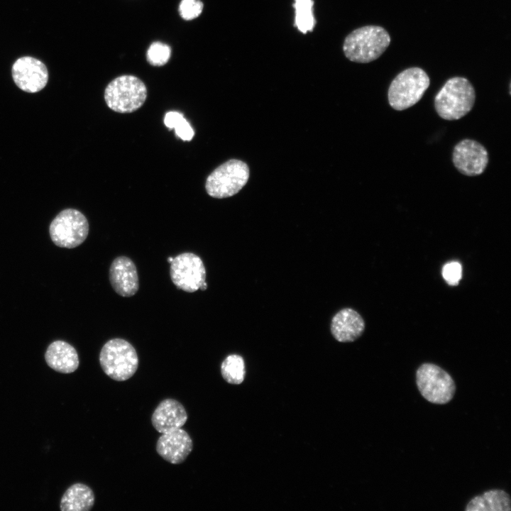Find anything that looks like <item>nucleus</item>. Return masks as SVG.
Listing matches in <instances>:
<instances>
[{"label": "nucleus", "instance_id": "6e6552de", "mask_svg": "<svg viewBox=\"0 0 511 511\" xmlns=\"http://www.w3.org/2000/svg\"><path fill=\"white\" fill-rule=\"evenodd\" d=\"M89 229L88 221L81 211L66 209L51 221L49 232L52 241L57 246L73 248L85 241Z\"/></svg>", "mask_w": 511, "mask_h": 511}, {"label": "nucleus", "instance_id": "b1692460", "mask_svg": "<svg viewBox=\"0 0 511 511\" xmlns=\"http://www.w3.org/2000/svg\"><path fill=\"white\" fill-rule=\"evenodd\" d=\"M442 276L449 285H458L462 276L461 265L456 261L446 263L442 268Z\"/></svg>", "mask_w": 511, "mask_h": 511}, {"label": "nucleus", "instance_id": "f257e3e1", "mask_svg": "<svg viewBox=\"0 0 511 511\" xmlns=\"http://www.w3.org/2000/svg\"><path fill=\"white\" fill-rule=\"evenodd\" d=\"M388 32L379 26H366L353 30L344 39L343 51L349 60L368 63L380 57L390 43Z\"/></svg>", "mask_w": 511, "mask_h": 511}, {"label": "nucleus", "instance_id": "ddd939ff", "mask_svg": "<svg viewBox=\"0 0 511 511\" xmlns=\"http://www.w3.org/2000/svg\"><path fill=\"white\" fill-rule=\"evenodd\" d=\"M192 449L191 437L181 428L163 433L156 443V451L159 456L172 464L183 463Z\"/></svg>", "mask_w": 511, "mask_h": 511}, {"label": "nucleus", "instance_id": "4468645a", "mask_svg": "<svg viewBox=\"0 0 511 511\" xmlns=\"http://www.w3.org/2000/svg\"><path fill=\"white\" fill-rule=\"evenodd\" d=\"M187 418V413L182 403L175 399L167 398L155 409L151 423L157 432L163 434L181 428Z\"/></svg>", "mask_w": 511, "mask_h": 511}, {"label": "nucleus", "instance_id": "dca6fc26", "mask_svg": "<svg viewBox=\"0 0 511 511\" xmlns=\"http://www.w3.org/2000/svg\"><path fill=\"white\" fill-rule=\"evenodd\" d=\"M49 367L57 372L71 373L79 366V356L76 349L66 341L57 340L52 342L45 353Z\"/></svg>", "mask_w": 511, "mask_h": 511}, {"label": "nucleus", "instance_id": "1a4fd4ad", "mask_svg": "<svg viewBox=\"0 0 511 511\" xmlns=\"http://www.w3.org/2000/svg\"><path fill=\"white\" fill-rule=\"evenodd\" d=\"M170 275L173 284L187 292L198 290L206 282V269L201 258L193 253H182L170 263Z\"/></svg>", "mask_w": 511, "mask_h": 511}, {"label": "nucleus", "instance_id": "7ed1b4c3", "mask_svg": "<svg viewBox=\"0 0 511 511\" xmlns=\"http://www.w3.org/2000/svg\"><path fill=\"white\" fill-rule=\"evenodd\" d=\"M100 366L109 378L125 381L131 378L138 367V357L134 347L119 338L106 341L99 353Z\"/></svg>", "mask_w": 511, "mask_h": 511}, {"label": "nucleus", "instance_id": "5701e85b", "mask_svg": "<svg viewBox=\"0 0 511 511\" xmlns=\"http://www.w3.org/2000/svg\"><path fill=\"white\" fill-rule=\"evenodd\" d=\"M203 7L204 4L200 0H182L178 11L184 20L191 21L202 13Z\"/></svg>", "mask_w": 511, "mask_h": 511}, {"label": "nucleus", "instance_id": "393cba45", "mask_svg": "<svg viewBox=\"0 0 511 511\" xmlns=\"http://www.w3.org/2000/svg\"><path fill=\"white\" fill-rule=\"evenodd\" d=\"M207 283L206 282H204L202 285V286L200 287L199 289H200L201 290L204 291V290H207Z\"/></svg>", "mask_w": 511, "mask_h": 511}, {"label": "nucleus", "instance_id": "a878e982", "mask_svg": "<svg viewBox=\"0 0 511 511\" xmlns=\"http://www.w3.org/2000/svg\"><path fill=\"white\" fill-rule=\"evenodd\" d=\"M173 258H174L173 257H170H170L167 258V262H168L169 263H171V262L172 261Z\"/></svg>", "mask_w": 511, "mask_h": 511}, {"label": "nucleus", "instance_id": "2eb2a0df", "mask_svg": "<svg viewBox=\"0 0 511 511\" xmlns=\"http://www.w3.org/2000/svg\"><path fill=\"white\" fill-rule=\"evenodd\" d=\"M365 329V322L361 314L352 308H344L332 317L330 331L338 341L352 342L359 338Z\"/></svg>", "mask_w": 511, "mask_h": 511}, {"label": "nucleus", "instance_id": "f8f14e48", "mask_svg": "<svg viewBox=\"0 0 511 511\" xmlns=\"http://www.w3.org/2000/svg\"><path fill=\"white\" fill-rule=\"evenodd\" d=\"M109 278L113 290L121 297H132L138 290L137 269L128 257L119 256L112 261L109 268Z\"/></svg>", "mask_w": 511, "mask_h": 511}, {"label": "nucleus", "instance_id": "9d476101", "mask_svg": "<svg viewBox=\"0 0 511 511\" xmlns=\"http://www.w3.org/2000/svg\"><path fill=\"white\" fill-rule=\"evenodd\" d=\"M12 77L21 90L35 93L42 90L48 81V71L40 60L31 56L17 59L12 65Z\"/></svg>", "mask_w": 511, "mask_h": 511}, {"label": "nucleus", "instance_id": "39448f33", "mask_svg": "<svg viewBox=\"0 0 511 511\" xmlns=\"http://www.w3.org/2000/svg\"><path fill=\"white\" fill-rule=\"evenodd\" d=\"M146 98V86L133 75H121L114 79L104 90V100L108 107L121 114L138 110Z\"/></svg>", "mask_w": 511, "mask_h": 511}, {"label": "nucleus", "instance_id": "6ab92c4d", "mask_svg": "<svg viewBox=\"0 0 511 511\" xmlns=\"http://www.w3.org/2000/svg\"><path fill=\"white\" fill-rule=\"evenodd\" d=\"M313 5V0H295V26L302 33L313 31L316 24Z\"/></svg>", "mask_w": 511, "mask_h": 511}, {"label": "nucleus", "instance_id": "f3484780", "mask_svg": "<svg viewBox=\"0 0 511 511\" xmlns=\"http://www.w3.org/2000/svg\"><path fill=\"white\" fill-rule=\"evenodd\" d=\"M94 504L93 490L87 485L77 483L70 486L60 500L62 511H88Z\"/></svg>", "mask_w": 511, "mask_h": 511}, {"label": "nucleus", "instance_id": "0eeeda50", "mask_svg": "<svg viewBox=\"0 0 511 511\" xmlns=\"http://www.w3.org/2000/svg\"><path fill=\"white\" fill-rule=\"evenodd\" d=\"M248 177V165L241 160L231 159L216 167L207 177L205 189L212 197H229L243 187Z\"/></svg>", "mask_w": 511, "mask_h": 511}, {"label": "nucleus", "instance_id": "20e7f679", "mask_svg": "<svg viewBox=\"0 0 511 511\" xmlns=\"http://www.w3.org/2000/svg\"><path fill=\"white\" fill-rule=\"evenodd\" d=\"M430 84L427 72L420 67H410L399 73L388 89V101L392 108L402 111L417 104Z\"/></svg>", "mask_w": 511, "mask_h": 511}, {"label": "nucleus", "instance_id": "4be33fe9", "mask_svg": "<svg viewBox=\"0 0 511 511\" xmlns=\"http://www.w3.org/2000/svg\"><path fill=\"white\" fill-rule=\"evenodd\" d=\"M171 48L165 43L159 41L153 43L147 50L146 57L148 62L153 66H163L170 58Z\"/></svg>", "mask_w": 511, "mask_h": 511}, {"label": "nucleus", "instance_id": "f03ea898", "mask_svg": "<svg viewBox=\"0 0 511 511\" xmlns=\"http://www.w3.org/2000/svg\"><path fill=\"white\" fill-rule=\"evenodd\" d=\"M476 92L472 84L464 77L449 79L434 98V106L439 116L446 120H457L466 116L473 108Z\"/></svg>", "mask_w": 511, "mask_h": 511}, {"label": "nucleus", "instance_id": "aec40b11", "mask_svg": "<svg viewBox=\"0 0 511 511\" xmlns=\"http://www.w3.org/2000/svg\"><path fill=\"white\" fill-rule=\"evenodd\" d=\"M223 378L229 383L241 384L245 376V363L243 358L237 354L226 357L221 365Z\"/></svg>", "mask_w": 511, "mask_h": 511}, {"label": "nucleus", "instance_id": "a211bd4d", "mask_svg": "<svg viewBox=\"0 0 511 511\" xmlns=\"http://www.w3.org/2000/svg\"><path fill=\"white\" fill-rule=\"evenodd\" d=\"M511 500L503 490L492 489L473 498L465 507L466 511H510Z\"/></svg>", "mask_w": 511, "mask_h": 511}, {"label": "nucleus", "instance_id": "9b49d317", "mask_svg": "<svg viewBox=\"0 0 511 511\" xmlns=\"http://www.w3.org/2000/svg\"><path fill=\"white\" fill-rule=\"evenodd\" d=\"M452 160L461 173L467 176H476L482 174L486 168L488 153L480 143L464 139L455 145Z\"/></svg>", "mask_w": 511, "mask_h": 511}, {"label": "nucleus", "instance_id": "423d86ee", "mask_svg": "<svg viewBox=\"0 0 511 511\" xmlns=\"http://www.w3.org/2000/svg\"><path fill=\"white\" fill-rule=\"evenodd\" d=\"M416 384L422 397L429 402L444 405L450 402L456 385L449 373L437 365L422 364L416 372Z\"/></svg>", "mask_w": 511, "mask_h": 511}, {"label": "nucleus", "instance_id": "412c9836", "mask_svg": "<svg viewBox=\"0 0 511 511\" xmlns=\"http://www.w3.org/2000/svg\"><path fill=\"white\" fill-rule=\"evenodd\" d=\"M164 123L168 128H174L177 136L183 141H191L194 136V129L180 112L174 111L167 112L164 117Z\"/></svg>", "mask_w": 511, "mask_h": 511}]
</instances>
